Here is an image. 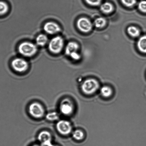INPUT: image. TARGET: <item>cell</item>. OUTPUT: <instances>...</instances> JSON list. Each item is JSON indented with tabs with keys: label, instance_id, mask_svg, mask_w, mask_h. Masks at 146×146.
Here are the masks:
<instances>
[{
	"label": "cell",
	"instance_id": "obj_1",
	"mask_svg": "<svg viewBox=\"0 0 146 146\" xmlns=\"http://www.w3.org/2000/svg\"><path fill=\"white\" fill-rule=\"evenodd\" d=\"M99 84L97 80L93 78L85 80L81 85V90L86 95H92L98 91L99 88Z\"/></svg>",
	"mask_w": 146,
	"mask_h": 146
},
{
	"label": "cell",
	"instance_id": "obj_2",
	"mask_svg": "<svg viewBox=\"0 0 146 146\" xmlns=\"http://www.w3.org/2000/svg\"><path fill=\"white\" fill-rule=\"evenodd\" d=\"M18 51L21 55L30 57L35 55L38 51L36 45L29 42H24L20 44L18 47Z\"/></svg>",
	"mask_w": 146,
	"mask_h": 146
},
{
	"label": "cell",
	"instance_id": "obj_3",
	"mask_svg": "<svg viewBox=\"0 0 146 146\" xmlns=\"http://www.w3.org/2000/svg\"><path fill=\"white\" fill-rule=\"evenodd\" d=\"M29 112L31 116L34 118H43L45 115V110L39 103L34 102L30 104L29 107Z\"/></svg>",
	"mask_w": 146,
	"mask_h": 146
},
{
	"label": "cell",
	"instance_id": "obj_4",
	"mask_svg": "<svg viewBox=\"0 0 146 146\" xmlns=\"http://www.w3.org/2000/svg\"><path fill=\"white\" fill-rule=\"evenodd\" d=\"M64 44V40L62 37L56 36L50 41L49 43V49L53 53L58 54L62 50Z\"/></svg>",
	"mask_w": 146,
	"mask_h": 146
},
{
	"label": "cell",
	"instance_id": "obj_5",
	"mask_svg": "<svg viewBox=\"0 0 146 146\" xmlns=\"http://www.w3.org/2000/svg\"><path fill=\"white\" fill-rule=\"evenodd\" d=\"M57 131L61 135H68L72 131V126L70 121L66 120H59L56 125Z\"/></svg>",
	"mask_w": 146,
	"mask_h": 146
},
{
	"label": "cell",
	"instance_id": "obj_6",
	"mask_svg": "<svg viewBox=\"0 0 146 146\" xmlns=\"http://www.w3.org/2000/svg\"><path fill=\"white\" fill-rule=\"evenodd\" d=\"M60 112L63 115H71L74 111V106L71 100L65 98L61 101L59 105Z\"/></svg>",
	"mask_w": 146,
	"mask_h": 146
},
{
	"label": "cell",
	"instance_id": "obj_7",
	"mask_svg": "<svg viewBox=\"0 0 146 146\" xmlns=\"http://www.w3.org/2000/svg\"><path fill=\"white\" fill-rule=\"evenodd\" d=\"M11 65L14 70L20 73L25 72L28 70L29 67L27 61L21 58H15L11 62Z\"/></svg>",
	"mask_w": 146,
	"mask_h": 146
},
{
	"label": "cell",
	"instance_id": "obj_8",
	"mask_svg": "<svg viewBox=\"0 0 146 146\" xmlns=\"http://www.w3.org/2000/svg\"><path fill=\"white\" fill-rule=\"evenodd\" d=\"M39 141L43 146H53L51 143L52 136L49 131H43L39 134L38 136Z\"/></svg>",
	"mask_w": 146,
	"mask_h": 146
},
{
	"label": "cell",
	"instance_id": "obj_9",
	"mask_svg": "<svg viewBox=\"0 0 146 146\" xmlns=\"http://www.w3.org/2000/svg\"><path fill=\"white\" fill-rule=\"evenodd\" d=\"M77 26L80 31L84 33L89 32L92 29V25L88 19L81 18L77 21Z\"/></svg>",
	"mask_w": 146,
	"mask_h": 146
},
{
	"label": "cell",
	"instance_id": "obj_10",
	"mask_svg": "<svg viewBox=\"0 0 146 146\" xmlns=\"http://www.w3.org/2000/svg\"><path fill=\"white\" fill-rule=\"evenodd\" d=\"M43 29L45 32L50 35L58 33L61 31V28L58 24L51 21L44 24Z\"/></svg>",
	"mask_w": 146,
	"mask_h": 146
},
{
	"label": "cell",
	"instance_id": "obj_11",
	"mask_svg": "<svg viewBox=\"0 0 146 146\" xmlns=\"http://www.w3.org/2000/svg\"><path fill=\"white\" fill-rule=\"evenodd\" d=\"M79 48L78 44L76 42H70L66 47L65 53L67 55L70 56L72 54L77 52Z\"/></svg>",
	"mask_w": 146,
	"mask_h": 146
},
{
	"label": "cell",
	"instance_id": "obj_12",
	"mask_svg": "<svg viewBox=\"0 0 146 146\" xmlns=\"http://www.w3.org/2000/svg\"><path fill=\"white\" fill-rule=\"evenodd\" d=\"M100 93L103 97L104 98H109L112 95L113 91L111 87L107 86H104L101 88Z\"/></svg>",
	"mask_w": 146,
	"mask_h": 146
},
{
	"label": "cell",
	"instance_id": "obj_13",
	"mask_svg": "<svg viewBox=\"0 0 146 146\" xmlns=\"http://www.w3.org/2000/svg\"><path fill=\"white\" fill-rule=\"evenodd\" d=\"M48 40V38L46 35L44 34H41L37 37L36 42L37 45L43 46L47 44Z\"/></svg>",
	"mask_w": 146,
	"mask_h": 146
},
{
	"label": "cell",
	"instance_id": "obj_14",
	"mask_svg": "<svg viewBox=\"0 0 146 146\" xmlns=\"http://www.w3.org/2000/svg\"><path fill=\"white\" fill-rule=\"evenodd\" d=\"M138 49L141 52L146 53V35L141 36L138 41Z\"/></svg>",
	"mask_w": 146,
	"mask_h": 146
},
{
	"label": "cell",
	"instance_id": "obj_15",
	"mask_svg": "<svg viewBox=\"0 0 146 146\" xmlns=\"http://www.w3.org/2000/svg\"><path fill=\"white\" fill-rule=\"evenodd\" d=\"M59 115L56 111H51L45 115L46 119L48 121H59Z\"/></svg>",
	"mask_w": 146,
	"mask_h": 146
},
{
	"label": "cell",
	"instance_id": "obj_16",
	"mask_svg": "<svg viewBox=\"0 0 146 146\" xmlns=\"http://www.w3.org/2000/svg\"><path fill=\"white\" fill-rule=\"evenodd\" d=\"M72 135L74 139L78 141H81L84 137L83 131L80 129L75 130L73 131Z\"/></svg>",
	"mask_w": 146,
	"mask_h": 146
},
{
	"label": "cell",
	"instance_id": "obj_17",
	"mask_svg": "<svg viewBox=\"0 0 146 146\" xmlns=\"http://www.w3.org/2000/svg\"><path fill=\"white\" fill-rule=\"evenodd\" d=\"M101 11L105 13H109L112 12L113 9L112 4L106 2L101 5Z\"/></svg>",
	"mask_w": 146,
	"mask_h": 146
},
{
	"label": "cell",
	"instance_id": "obj_18",
	"mask_svg": "<svg viewBox=\"0 0 146 146\" xmlns=\"http://www.w3.org/2000/svg\"><path fill=\"white\" fill-rule=\"evenodd\" d=\"M127 31L128 34L132 37H138L140 35L139 30L135 27L131 26L129 27L127 29Z\"/></svg>",
	"mask_w": 146,
	"mask_h": 146
},
{
	"label": "cell",
	"instance_id": "obj_19",
	"mask_svg": "<svg viewBox=\"0 0 146 146\" xmlns=\"http://www.w3.org/2000/svg\"><path fill=\"white\" fill-rule=\"evenodd\" d=\"M106 20L105 19L99 17L97 18L94 21V24L97 28H101L103 27L106 24Z\"/></svg>",
	"mask_w": 146,
	"mask_h": 146
},
{
	"label": "cell",
	"instance_id": "obj_20",
	"mask_svg": "<svg viewBox=\"0 0 146 146\" xmlns=\"http://www.w3.org/2000/svg\"><path fill=\"white\" fill-rule=\"evenodd\" d=\"M8 10V4L4 1H0V15H4L6 13Z\"/></svg>",
	"mask_w": 146,
	"mask_h": 146
},
{
	"label": "cell",
	"instance_id": "obj_21",
	"mask_svg": "<svg viewBox=\"0 0 146 146\" xmlns=\"http://www.w3.org/2000/svg\"><path fill=\"white\" fill-rule=\"evenodd\" d=\"M124 5L127 7H131L136 3V0H121Z\"/></svg>",
	"mask_w": 146,
	"mask_h": 146
},
{
	"label": "cell",
	"instance_id": "obj_22",
	"mask_svg": "<svg viewBox=\"0 0 146 146\" xmlns=\"http://www.w3.org/2000/svg\"><path fill=\"white\" fill-rule=\"evenodd\" d=\"M138 8L142 12L146 13V1H143L138 4Z\"/></svg>",
	"mask_w": 146,
	"mask_h": 146
},
{
	"label": "cell",
	"instance_id": "obj_23",
	"mask_svg": "<svg viewBox=\"0 0 146 146\" xmlns=\"http://www.w3.org/2000/svg\"><path fill=\"white\" fill-rule=\"evenodd\" d=\"M89 5L92 6H98L101 2V0H85Z\"/></svg>",
	"mask_w": 146,
	"mask_h": 146
},
{
	"label": "cell",
	"instance_id": "obj_24",
	"mask_svg": "<svg viewBox=\"0 0 146 146\" xmlns=\"http://www.w3.org/2000/svg\"><path fill=\"white\" fill-rule=\"evenodd\" d=\"M32 146H43L42 145H33Z\"/></svg>",
	"mask_w": 146,
	"mask_h": 146
},
{
	"label": "cell",
	"instance_id": "obj_25",
	"mask_svg": "<svg viewBox=\"0 0 146 146\" xmlns=\"http://www.w3.org/2000/svg\"><path fill=\"white\" fill-rule=\"evenodd\" d=\"M53 146H58V145H53Z\"/></svg>",
	"mask_w": 146,
	"mask_h": 146
}]
</instances>
